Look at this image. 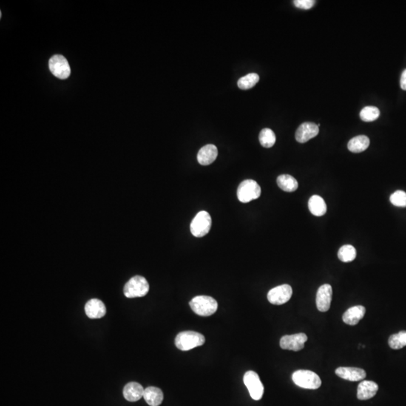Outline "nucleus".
Instances as JSON below:
<instances>
[{
  "label": "nucleus",
  "mask_w": 406,
  "mask_h": 406,
  "mask_svg": "<svg viewBox=\"0 0 406 406\" xmlns=\"http://www.w3.org/2000/svg\"><path fill=\"white\" fill-rule=\"evenodd\" d=\"M260 77L257 74L250 73L239 78L238 81V87L242 89H248L254 87L258 83Z\"/></svg>",
  "instance_id": "25"
},
{
  "label": "nucleus",
  "mask_w": 406,
  "mask_h": 406,
  "mask_svg": "<svg viewBox=\"0 0 406 406\" xmlns=\"http://www.w3.org/2000/svg\"><path fill=\"white\" fill-rule=\"evenodd\" d=\"M307 340L308 337L305 333H297L290 336L287 335L281 339L280 346L284 350L299 351L304 348Z\"/></svg>",
  "instance_id": "10"
},
{
  "label": "nucleus",
  "mask_w": 406,
  "mask_h": 406,
  "mask_svg": "<svg viewBox=\"0 0 406 406\" xmlns=\"http://www.w3.org/2000/svg\"><path fill=\"white\" fill-rule=\"evenodd\" d=\"M145 390L141 384L137 382L128 383L123 388V396L129 402H137L144 395Z\"/></svg>",
  "instance_id": "17"
},
{
  "label": "nucleus",
  "mask_w": 406,
  "mask_h": 406,
  "mask_svg": "<svg viewBox=\"0 0 406 406\" xmlns=\"http://www.w3.org/2000/svg\"><path fill=\"white\" fill-rule=\"evenodd\" d=\"M205 342L203 335L194 331L182 332L177 335L174 340L176 347L184 351L202 346Z\"/></svg>",
  "instance_id": "2"
},
{
  "label": "nucleus",
  "mask_w": 406,
  "mask_h": 406,
  "mask_svg": "<svg viewBox=\"0 0 406 406\" xmlns=\"http://www.w3.org/2000/svg\"><path fill=\"white\" fill-rule=\"evenodd\" d=\"M243 381L251 398L254 400H260L263 395L264 387L258 374L254 371L247 372L244 376Z\"/></svg>",
  "instance_id": "7"
},
{
  "label": "nucleus",
  "mask_w": 406,
  "mask_h": 406,
  "mask_svg": "<svg viewBox=\"0 0 406 406\" xmlns=\"http://www.w3.org/2000/svg\"><path fill=\"white\" fill-rule=\"evenodd\" d=\"M366 314L365 307L363 305H356L348 308L343 314L344 322L350 326L356 325L359 321L364 319Z\"/></svg>",
  "instance_id": "18"
},
{
  "label": "nucleus",
  "mask_w": 406,
  "mask_h": 406,
  "mask_svg": "<svg viewBox=\"0 0 406 406\" xmlns=\"http://www.w3.org/2000/svg\"><path fill=\"white\" fill-rule=\"evenodd\" d=\"M293 294V290L288 285H282L276 287L268 291L267 298L268 302L273 305H280L290 300Z\"/></svg>",
  "instance_id": "9"
},
{
  "label": "nucleus",
  "mask_w": 406,
  "mask_h": 406,
  "mask_svg": "<svg viewBox=\"0 0 406 406\" xmlns=\"http://www.w3.org/2000/svg\"><path fill=\"white\" fill-rule=\"evenodd\" d=\"M378 385L374 381H363L358 386L357 398L359 400H367L376 396Z\"/></svg>",
  "instance_id": "16"
},
{
  "label": "nucleus",
  "mask_w": 406,
  "mask_h": 406,
  "mask_svg": "<svg viewBox=\"0 0 406 406\" xmlns=\"http://www.w3.org/2000/svg\"><path fill=\"white\" fill-rule=\"evenodd\" d=\"M400 86L403 91H406V69L403 71L401 75Z\"/></svg>",
  "instance_id": "30"
},
{
  "label": "nucleus",
  "mask_w": 406,
  "mask_h": 406,
  "mask_svg": "<svg viewBox=\"0 0 406 406\" xmlns=\"http://www.w3.org/2000/svg\"><path fill=\"white\" fill-rule=\"evenodd\" d=\"M356 251L354 247L350 245H345L341 247L338 252V257L341 261L349 262L355 260Z\"/></svg>",
  "instance_id": "23"
},
{
  "label": "nucleus",
  "mask_w": 406,
  "mask_h": 406,
  "mask_svg": "<svg viewBox=\"0 0 406 406\" xmlns=\"http://www.w3.org/2000/svg\"><path fill=\"white\" fill-rule=\"evenodd\" d=\"M292 379L298 387L309 390H316L321 386V380L314 372L298 370L292 376Z\"/></svg>",
  "instance_id": "4"
},
{
  "label": "nucleus",
  "mask_w": 406,
  "mask_h": 406,
  "mask_svg": "<svg viewBox=\"0 0 406 406\" xmlns=\"http://www.w3.org/2000/svg\"><path fill=\"white\" fill-rule=\"evenodd\" d=\"M319 133V127L316 123L305 122L298 127L295 137L298 143H305L317 137Z\"/></svg>",
  "instance_id": "11"
},
{
  "label": "nucleus",
  "mask_w": 406,
  "mask_h": 406,
  "mask_svg": "<svg viewBox=\"0 0 406 406\" xmlns=\"http://www.w3.org/2000/svg\"><path fill=\"white\" fill-rule=\"evenodd\" d=\"M370 139L366 136H357L348 142L349 151L353 153H360L366 151L370 146Z\"/></svg>",
  "instance_id": "21"
},
{
  "label": "nucleus",
  "mask_w": 406,
  "mask_h": 406,
  "mask_svg": "<svg viewBox=\"0 0 406 406\" xmlns=\"http://www.w3.org/2000/svg\"><path fill=\"white\" fill-rule=\"evenodd\" d=\"M390 203L395 206L406 207V193L403 191H396L390 197Z\"/></svg>",
  "instance_id": "28"
},
{
  "label": "nucleus",
  "mask_w": 406,
  "mask_h": 406,
  "mask_svg": "<svg viewBox=\"0 0 406 406\" xmlns=\"http://www.w3.org/2000/svg\"><path fill=\"white\" fill-rule=\"evenodd\" d=\"M308 208L311 214L318 217L324 215L327 212V205L322 197L314 195L308 200Z\"/></svg>",
  "instance_id": "20"
},
{
  "label": "nucleus",
  "mask_w": 406,
  "mask_h": 406,
  "mask_svg": "<svg viewBox=\"0 0 406 406\" xmlns=\"http://www.w3.org/2000/svg\"><path fill=\"white\" fill-rule=\"evenodd\" d=\"M336 374L342 379L350 381H359L367 377L365 370L355 367H339L336 369Z\"/></svg>",
  "instance_id": "14"
},
{
  "label": "nucleus",
  "mask_w": 406,
  "mask_h": 406,
  "mask_svg": "<svg viewBox=\"0 0 406 406\" xmlns=\"http://www.w3.org/2000/svg\"><path fill=\"white\" fill-rule=\"evenodd\" d=\"M259 140L260 144L264 148H272L276 142V137L275 132L268 128L262 129L259 135Z\"/></svg>",
  "instance_id": "24"
},
{
  "label": "nucleus",
  "mask_w": 406,
  "mask_h": 406,
  "mask_svg": "<svg viewBox=\"0 0 406 406\" xmlns=\"http://www.w3.org/2000/svg\"><path fill=\"white\" fill-rule=\"evenodd\" d=\"M143 397L150 406H159L163 402V393L160 388L148 387L145 390Z\"/></svg>",
  "instance_id": "19"
},
{
  "label": "nucleus",
  "mask_w": 406,
  "mask_h": 406,
  "mask_svg": "<svg viewBox=\"0 0 406 406\" xmlns=\"http://www.w3.org/2000/svg\"><path fill=\"white\" fill-rule=\"evenodd\" d=\"M261 194L260 185L252 179H247L239 185L237 190V197L241 203H248L257 200Z\"/></svg>",
  "instance_id": "3"
},
{
  "label": "nucleus",
  "mask_w": 406,
  "mask_h": 406,
  "mask_svg": "<svg viewBox=\"0 0 406 406\" xmlns=\"http://www.w3.org/2000/svg\"><path fill=\"white\" fill-rule=\"evenodd\" d=\"M149 291V284L145 278L137 276L132 277L123 288V293L127 298L143 297Z\"/></svg>",
  "instance_id": "5"
},
{
  "label": "nucleus",
  "mask_w": 406,
  "mask_h": 406,
  "mask_svg": "<svg viewBox=\"0 0 406 406\" xmlns=\"http://www.w3.org/2000/svg\"><path fill=\"white\" fill-rule=\"evenodd\" d=\"M277 184L279 188L285 192H294L297 190V181L290 174H282L277 178Z\"/></svg>",
  "instance_id": "22"
},
{
  "label": "nucleus",
  "mask_w": 406,
  "mask_h": 406,
  "mask_svg": "<svg viewBox=\"0 0 406 406\" xmlns=\"http://www.w3.org/2000/svg\"><path fill=\"white\" fill-rule=\"evenodd\" d=\"M389 346L394 350H399L406 346V331H400L390 336Z\"/></svg>",
  "instance_id": "26"
},
{
  "label": "nucleus",
  "mask_w": 406,
  "mask_h": 406,
  "mask_svg": "<svg viewBox=\"0 0 406 406\" xmlns=\"http://www.w3.org/2000/svg\"><path fill=\"white\" fill-rule=\"evenodd\" d=\"M332 295H333V290L330 285L326 284L320 287L316 296V305L318 309L321 312H326L330 309Z\"/></svg>",
  "instance_id": "12"
},
{
  "label": "nucleus",
  "mask_w": 406,
  "mask_h": 406,
  "mask_svg": "<svg viewBox=\"0 0 406 406\" xmlns=\"http://www.w3.org/2000/svg\"><path fill=\"white\" fill-rule=\"evenodd\" d=\"M380 116V111L375 106H367L361 110L359 117L365 122H372L377 120Z\"/></svg>",
  "instance_id": "27"
},
{
  "label": "nucleus",
  "mask_w": 406,
  "mask_h": 406,
  "mask_svg": "<svg viewBox=\"0 0 406 406\" xmlns=\"http://www.w3.org/2000/svg\"><path fill=\"white\" fill-rule=\"evenodd\" d=\"M211 217L207 211H202L194 217L191 223V231L195 237H203L209 233Z\"/></svg>",
  "instance_id": "6"
},
{
  "label": "nucleus",
  "mask_w": 406,
  "mask_h": 406,
  "mask_svg": "<svg viewBox=\"0 0 406 406\" xmlns=\"http://www.w3.org/2000/svg\"><path fill=\"white\" fill-rule=\"evenodd\" d=\"M86 314L91 319H100L106 314L105 304L98 299H92L88 301L84 307Z\"/></svg>",
  "instance_id": "13"
},
{
  "label": "nucleus",
  "mask_w": 406,
  "mask_h": 406,
  "mask_svg": "<svg viewBox=\"0 0 406 406\" xmlns=\"http://www.w3.org/2000/svg\"><path fill=\"white\" fill-rule=\"evenodd\" d=\"M190 306L195 314L203 317L212 315L217 310V301L208 296H198L190 302Z\"/></svg>",
  "instance_id": "1"
},
{
  "label": "nucleus",
  "mask_w": 406,
  "mask_h": 406,
  "mask_svg": "<svg viewBox=\"0 0 406 406\" xmlns=\"http://www.w3.org/2000/svg\"><path fill=\"white\" fill-rule=\"evenodd\" d=\"M49 69L52 73L60 79L69 78L71 74L70 66L67 60L62 55H55L49 60Z\"/></svg>",
  "instance_id": "8"
},
{
  "label": "nucleus",
  "mask_w": 406,
  "mask_h": 406,
  "mask_svg": "<svg viewBox=\"0 0 406 406\" xmlns=\"http://www.w3.org/2000/svg\"><path fill=\"white\" fill-rule=\"evenodd\" d=\"M293 4L296 8L304 9V10H308L314 6L315 1L314 0H295L293 1Z\"/></svg>",
  "instance_id": "29"
},
{
  "label": "nucleus",
  "mask_w": 406,
  "mask_h": 406,
  "mask_svg": "<svg viewBox=\"0 0 406 406\" xmlns=\"http://www.w3.org/2000/svg\"><path fill=\"white\" fill-rule=\"evenodd\" d=\"M218 151L217 147L214 145H207L203 147L199 151L197 154V160L200 164L208 166L211 164L217 158Z\"/></svg>",
  "instance_id": "15"
}]
</instances>
